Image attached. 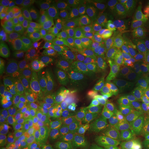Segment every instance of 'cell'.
<instances>
[{"label": "cell", "instance_id": "obj_46", "mask_svg": "<svg viewBox=\"0 0 149 149\" xmlns=\"http://www.w3.org/2000/svg\"><path fill=\"white\" fill-rule=\"evenodd\" d=\"M0 149H8V148H6L4 146H3L2 144H1V146H0Z\"/></svg>", "mask_w": 149, "mask_h": 149}, {"label": "cell", "instance_id": "obj_19", "mask_svg": "<svg viewBox=\"0 0 149 149\" xmlns=\"http://www.w3.org/2000/svg\"><path fill=\"white\" fill-rule=\"evenodd\" d=\"M147 75L136 62L133 67L126 71L123 77L122 83L128 84L139 91L142 90L147 83Z\"/></svg>", "mask_w": 149, "mask_h": 149}, {"label": "cell", "instance_id": "obj_23", "mask_svg": "<svg viewBox=\"0 0 149 149\" xmlns=\"http://www.w3.org/2000/svg\"><path fill=\"white\" fill-rule=\"evenodd\" d=\"M98 81L104 95L108 97L117 86L122 84L120 79L115 74L108 71L102 72Z\"/></svg>", "mask_w": 149, "mask_h": 149}, {"label": "cell", "instance_id": "obj_42", "mask_svg": "<svg viewBox=\"0 0 149 149\" xmlns=\"http://www.w3.org/2000/svg\"><path fill=\"white\" fill-rule=\"evenodd\" d=\"M134 10L145 24H149V2L145 3L137 10Z\"/></svg>", "mask_w": 149, "mask_h": 149}, {"label": "cell", "instance_id": "obj_7", "mask_svg": "<svg viewBox=\"0 0 149 149\" xmlns=\"http://www.w3.org/2000/svg\"><path fill=\"white\" fill-rule=\"evenodd\" d=\"M144 132L130 117L111 124L104 133L106 139H117L124 141H137L142 138Z\"/></svg>", "mask_w": 149, "mask_h": 149}, {"label": "cell", "instance_id": "obj_43", "mask_svg": "<svg viewBox=\"0 0 149 149\" xmlns=\"http://www.w3.org/2000/svg\"><path fill=\"white\" fill-rule=\"evenodd\" d=\"M13 16L9 15L8 14L1 13L0 15V33L6 31L8 29L9 23Z\"/></svg>", "mask_w": 149, "mask_h": 149}, {"label": "cell", "instance_id": "obj_20", "mask_svg": "<svg viewBox=\"0 0 149 149\" xmlns=\"http://www.w3.org/2000/svg\"><path fill=\"white\" fill-rule=\"evenodd\" d=\"M72 65L89 72L101 73L104 71V65L99 59L74 52Z\"/></svg>", "mask_w": 149, "mask_h": 149}, {"label": "cell", "instance_id": "obj_1", "mask_svg": "<svg viewBox=\"0 0 149 149\" xmlns=\"http://www.w3.org/2000/svg\"><path fill=\"white\" fill-rule=\"evenodd\" d=\"M19 105L26 120L31 126L59 127L58 112L51 95L35 100H20Z\"/></svg>", "mask_w": 149, "mask_h": 149}, {"label": "cell", "instance_id": "obj_16", "mask_svg": "<svg viewBox=\"0 0 149 149\" xmlns=\"http://www.w3.org/2000/svg\"><path fill=\"white\" fill-rule=\"evenodd\" d=\"M122 41L117 37L114 31L111 34L102 37L100 44L96 48L95 55L102 64H104L111 56L117 51Z\"/></svg>", "mask_w": 149, "mask_h": 149}, {"label": "cell", "instance_id": "obj_41", "mask_svg": "<svg viewBox=\"0 0 149 149\" xmlns=\"http://www.w3.org/2000/svg\"><path fill=\"white\" fill-rule=\"evenodd\" d=\"M55 33V28L53 24L50 26L47 29L35 34V44H45L48 39Z\"/></svg>", "mask_w": 149, "mask_h": 149}, {"label": "cell", "instance_id": "obj_50", "mask_svg": "<svg viewBox=\"0 0 149 149\" xmlns=\"http://www.w3.org/2000/svg\"><path fill=\"white\" fill-rule=\"evenodd\" d=\"M88 149H97V148H88Z\"/></svg>", "mask_w": 149, "mask_h": 149}, {"label": "cell", "instance_id": "obj_11", "mask_svg": "<svg viewBox=\"0 0 149 149\" xmlns=\"http://www.w3.org/2000/svg\"><path fill=\"white\" fill-rule=\"evenodd\" d=\"M55 34L63 47L74 53H79L80 48L76 40L72 27L69 22L66 19H57L53 24Z\"/></svg>", "mask_w": 149, "mask_h": 149}, {"label": "cell", "instance_id": "obj_44", "mask_svg": "<svg viewBox=\"0 0 149 149\" xmlns=\"http://www.w3.org/2000/svg\"><path fill=\"white\" fill-rule=\"evenodd\" d=\"M22 19L20 17H12L11 20L9 23L8 29L12 31H17L19 26L21 25Z\"/></svg>", "mask_w": 149, "mask_h": 149}, {"label": "cell", "instance_id": "obj_29", "mask_svg": "<svg viewBox=\"0 0 149 149\" xmlns=\"http://www.w3.org/2000/svg\"><path fill=\"white\" fill-rule=\"evenodd\" d=\"M19 35L22 37L24 45L27 50H30L35 44V32L29 24L24 23L22 22L21 25L19 26L17 30Z\"/></svg>", "mask_w": 149, "mask_h": 149}, {"label": "cell", "instance_id": "obj_34", "mask_svg": "<svg viewBox=\"0 0 149 149\" xmlns=\"http://www.w3.org/2000/svg\"><path fill=\"white\" fill-rule=\"evenodd\" d=\"M10 61L22 65V66L32 70H33L35 64H36L33 60L31 52L29 50H26V51L20 52V53L12 56Z\"/></svg>", "mask_w": 149, "mask_h": 149}, {"label": "cell", "instance_id": "obj_6", "mask_svg": "<svg viewBox=\"0 0 149 149\" xmlns=\"http://www.w3.org/2000/svg\"><path fill=\"white\" fill-rule=\"evenodd\" d=\"M101 24L114 26L127 16L129 2L126 1H102L95 3Z\"/></svg>", "mask_w": 149, "mask_h": 149}, {"label": "cell", "instance_id": "obj_49", "mask_svg": "<svg viewBox=\"0 0 149 149\" xmlns=\"http://www.w3.org/2000/svg\"><path fill=\"white\" fill-rule=\"evenodd\" d=\"M148 39L149 40V30L148 31Z\"/></svg>", "mask_w": 149, "mask_h": 149}, {"label": "cell", "instance_id": "obj_18", "mask_svg": "<svg viewBox=\"0 0 149 149\" xmlns=\"http://www.w3.org/2000/svg\"><path fill=\"white\" fill-rule=\"evenodd\" d=\"M139 96V91L126 83L119 84L112 91L109 97L114 103L131 104Z\"/></svg>", "mask_w": 149, "mask_h": 149}, {"label": "cell", "instance_id": "obj_48", "mask_svg": "<svg viewBox=\"0 0 149 149\" xmlns=\"http://www.w3.org/2000/svg\"><path fill=\"white\" fill-rule=\"evenodd\" d=\"M144 149H149V145H148V146H147Z\"/></svg>", "mask_w": 149, "mask_h": 149}, {"label": "cell", "instance_id": "obj_47", "mask_svg": "<svg viewBox=\"0 0 149 149\" xmlns=\"http://www.w3.org/2000/svg\"><path fill=\"white\" fill-rule=\"evenodd\" d=\"M25 149H37V148H26Z\"/></svg>", "mask_w": 149, "mask_h": 149}, {"label": "cell", "instance_id": "obj_30", "mask_svg": "<svg viewBox=\"0 0 149 149\" xmlns=\"http://www.w3.org/2000/svg\"><path fill=\"white\" fill-rule=\"evenodd\" d=\"M134 123L149 137V113L132 111L128 115Z\"/></svg>", "mask_w": 149, "mask_h": 149}, {"label": "cell", "instance_id": "obj_12", "mask_svg": "<svg viewBox=\"0 0 149 149\" xmlns=\"http://www.w3.org/2000/svg\"><path fill=\"white\" fill-rule=\"evenodd\" d=\"M53 92V86L40 79H33L25 84L19 85L20 100H35L51 95Z\"/></svg>", "mask_w": 149, "mask_h": 149}, {"label": "cell", "instance_id": "obj_45", "mask_svg": "<svg viewBox=\"0 0 149 149\" xmlns=\"http://www.w3.org/2000/svg\"><path fill=\"white\" fill-rule=\"evenodd\" d=\"M141 93L144 95L149 97V81H147V83L145 84L144 88L141 90Z\"/></svg>", "mask_w": 149, "mask_h": 149}, {"label": "cell", "instance_id": "obj_37", "mask_svg": "<svg viewBox=\"0 0 149 149\" xmlns=\"http://www.w3.org/2000/svg\"><path fill=\"white\" fill-rule=\"evenodd\" d=\"M39 10L44 13L55 14L60 3L59 0H40L36 1Z\"/></svg>", "mask_w": 149, "mask_h": 149}, {"label": "cell", "instance_id": "obj_2", "mask_svg": "<svg viewBox=\"0 0 149 149\" xmlns=\"http://www.w3.org/2000/svg\"><path fill=\"white\" fill-rule=\"evenodd\" d=\"M99 126L77 118L65 130L61 139L63 149L95 148L98 142Z\"/></svg>", "mask_w": 149, "mask_h": 149}, {"label": "cell", "instance_id": "obj_35", "mask_svg": "<svg viewBox=\"0 0 149 149\" xmlns=\"http://www.w3.org/2000/svg\"><path fill=\"white\" fill-rule=\"evenodd\" d=\"M137 64L149 77V46L146 45L140 48L138 53Z\"/></svg>", "mask_w": 149, "mask_h": 149}, {"label": "cell", "instance_id": "obj_17", "mask_svg": "<svg viewBox=\"0 0 149 149\" xmlns=\"http://www.w3.org/2000/svg\"><path fill=\"white\" fill-rule=\"evenodd\" d=\"M87 3L85 0H61L54 15L61 19L73 18L84 10Z\"/></svg>", "mask_w": 149, "mask_h": 149}, {"label": "cell", "instance_id": "obj_10", "mask_svg": "<svg viewBox=\"0 0 149 149\" xmlns=\"http://www.w3.org/2000/svg\"><path fill=\"white\" fill-rule=\"evenodd\" d=\"M72 29L80 48L86 51H92L97 48L100 44L97 34L84 20H78L74 24Z\"/></svg>", "mask_w": 149, "mask_h": 149}, {"label": "cell", "instance_id": "obj_40", "mask_svg": "<svg viewBox=\"0 0 149 149\" xmlns=\"http://www.w3.org/2000/svg\"><path fill=\"white\" fill-rule=\"evenodd\" d=\"M39 11L40 10L37 7L36 1H27L26 4L24 7V9L20 17H21L22 21H28L34 16L39 15Z\"/></svg>", "mask_w": 149, "mask_h": 149}, {"label": "cell", "instance_id": "obj_24", "mask_svg": "<svg viewBox=\"0 0 149 149\" xmlns=\"http://www.w3.org/2000/svg\"><path fill=\"white\" fill-rule=\"evenodd\" d=\"M27 1L24 0H1L0 1L1 13L13 17H20Z\"/></svg>", "mask_w": 149, "mask_h": 149}, {"label": "cell", "instance_id": "obj_51", "mask_svg": "<svg viewBox=\"0 0 149 149\" xmlns=\"http://www.w3.org/2000/svg\"><path fill=\"white\" fill-rule=\"evenodd\" d=\"M59 149H63V148H59Z\"/></svg>", "mask_w": 149, "mask_h": 149}, {"label": "cell", "instance_id": "obj_25", "mask_svg": "<svg viewBox=\"0 0 149 149\" xmlns=\"http://www.w3.org/2000/svg\"><path fill=\"white\" fill-rule=\"evenodd\" d=\"M72 51L63 47L60 53L56 57L55 64L61 76L66 77L67 72L72 66Z\"/></svg>", "mask_w": 149, "mask_h": 149}, {"label": "cell", "instance_id": "obj_36", "mask_svg": "<svg viewBox=\"0 0 149 149\" xmlns=\"http://www.w3.org/2000/svg\"><path fill=\"white\" fill-rule=\"evenodd\" d=\"M132 111L149 113V97L141 94L130 104Z\"/></svg>", "mask_w": 149, "mask_h": 149}, {"label": "cell", "instance_id": "obj_3", "mask_svg": "<svg viewBox=\"0 0 149 149\" xmlns=\"http://www.w3.org/2000/svg\"><path fill=\"white\" fill-rule=\"evenodd\" d=\"M114 29L121 41L133 48H142L146 45L148 31L146 24L134 10L130 11L122 22L114 26Z\"/></svg>", "mask_w": 149, "mask_h": 149}, {"label": "cell", "instance_id": "obj_39", "mask_svg": "<svg viewBox=\"0 0 149 149\" xmlns=\"http://www.w3.org/2000/svg\"><path fill=\"white\" fill-rule=\"evenodd\" d=\"M35 64L42 62L48 59L45 44H35L30 50Z\"/></svg>", "mask_w": 149, "mask_h": 149}, {"label": "cell", "instance_id": "obj_33", "mask_svg": "<svg viewBox=\"0 0 149 149\" xmlns=\"http://www.w3.org/2000/svg\"><path fill=\"white\" fill-rule=\"evenodd\" d=\"M22 22L29 24L34 31L35 33L44 31L53 24L48 19L42 15H37L28 21H22Z\"/></svg>", "mask_w": 149, "mask_h": 149}, {"label": "cell", "instance_id": "obj_21", "mask_svg": "<svg viewBox=\"0 0 149 149\" xmlns=\"http://www.w3.org/2000/svg\"><path fill=\"white\" fill-rule=\"evenodd\" d=\"M4 65L6 66L11 77L18 85L25 84L35 79V76L32 69L11 61Z\"/></svg>", "mask_w": 149, "mask_h": 149}, {"label": "cell", "instance_id": "obj_28", "mask_svg": "<svg viewBox=\"0 0 149 149\" xmlns=\"http://www.w3.org/2000/svg\"><path fill=\"white\" fill-rule=\"evenodd\" d=\"M26 50H27L26 48L24 45L22 37L19 35L15 41L9 47L6 48L3 51L2 59L3 64H6L7 63L10 62L12 56H13L17 53H20V52L26 51Z\"/></svg>", "mask_w": 149, "mask_h": 149}, {"label": "cell", "instance_id": "obj_4", "mask_svg": "<svg viewBox=\"0 0 149 149\" xmlns=\"http://www.w3.org/2000/svg\"><path fill=\"white\" fill-rule=\"evenodd\" d=\"M26 130L21 117L10 106H4L0 111V138L6 144L17 145L25 139Z\"/></svg>", "mask_w": 149, "mask_h": 149}, {"label": "cell", "instance_id": "obj_26", "mask_svg": "<svg viewBox=\"0 0 149 149\" xmlns=\"http://www.w3.org/2000/svg\"><path fill=\"white\" fill-rule=\"evenodd\" d=\"M107 104L108 102L107 101L101 104H92L83 107L78 118L93 123V124H97L96 121L97 120L99 116L101 114L102 111L107 105Z\"/></svg>", "mask_w": 149, "mask_h": 149}, {"label": "cell", "instance_id": "obj_8", "mask_svg": "<svg viewBox=\"0 0 149 149\" xmlns=\"http://www.w3.org/2000/svg\"><path fill=\"white\" fill-rule=\"evenodd\" d=\"M135 63L133 47L122 41L117 51L103 64L104 71L116 74L126 71Z\"/></svg>", "mask_w": 149, "mask_h": 149}, {"label": "cell", "instance_id": "obj_22", "mask_svg": "<svg viewBox=\"0 0 149 149\" xmlns=\"http://www.w3.org/2000/svg\"><path fill=\"white\" fill-rule=\"evenodd\" d=\"M100 74V73L87 71L72 65L65 77V82L68 86L69 85L77 84L88 80H97Z\"/></svg>", "mask_w": 149, "mask_h": 149}, {"label": "cell", "instance_id": "obj_5", "mask_svg": "<svg viewBox=\"0 0 149 149\" xmlns=\"http://www.w3.org/2000/svg\"><path fill=\"white\" fill-rule=\"evenodd\" d=\"M51 95L58 112L59 128L66 130L79 117L82 107L73 96L63 91H53Z\"/></svg>", "mask_w": 149, "mask_h": 149}, {"label": "cell", "instance_id": "obj_27", "mask_svg": "<svg viewBox=\"0 0 149 149\" xmlns=\"http://www.w3.org/2000/svg\"><path fill=\"white\" fill-rule=\"evenodd\" d=\"M131 111L130 104L115 103L108 117L102 120L101 122H117L128 117Z\"/></svg>", "mask_w": 149, "mask_h": 149}, {"label": "cell", "instance_id": "obj_14", "mask_svg": "<svg viewBox=\"0 0 149 149\" xmlns=\"http://www.w3.org/2000/svg\"><path fill=\"white\" fill-rule=\"evenodd\" d=\"M33 72L37 79L42 80L53 86H57L61 81V75L58 68L55 62L49 59L35 64Z\"/></svg>", "mask_w": 149, "mask_h": 149}, {"label": "cell", "instance_id": "obj_31", "mask_svg": "<svg viewBox=\"0 0 149 149\" xmlns=\"http://www.w3.org/2000/svg\"><path fill=\"white\" fill-rule=\"evenodd\" d=\"M95 148L97 149H135V146L126 141L112 139H104L99 141Z\"/></svg>", "mask_w": 149, "mask_h": 149}, {"label": "cell", "instance_id": "obj_13", "mask_svg": "<svg viewBox=\"0 0 149 149\" xmlns=\"http://www.w3.org/2000/svg\"><path fill=\"white\" fill-rule=\"evenodd\" d=\"M0 97L1 102L4 106L19 104V85L14 81L8 71L1 73L0 79Z\"/></svg>", "mask_w": 149, "mask_h": 149}, {"label": "cell", "instance_id": "obj_15", "mask_svg": "<svg viewBox=\"0 0 149 149\" xmlns=\"http://www.w3.org/2000/svg\"><path fill=\"white\" fill-rule=\"evenodd\" d=\"M61 128L57 126H44L35 128L32 139L37 144L42 146H53L59 141Z\"/></svg>", "mask_w": 149, "mask_h": 149}, {"label": "cell", "instance_id": "obj_38", "mask_svg": "<svg viewBox=\"0 0 149 149\" xmlns=\"http://www.w3.org/2000/svg\"><path fill=\"white\" fill-rule=\"evenodd\" d=\"M19 35L17 31L6 30L0 33V45L1 49L4 50L13 43Z\"/></svg>", "mask_w": 149, "mask_h": 149}, {"label": "cell", "instance_id": "obj_9", "mask_svg": "<svg viewBox=\"0 0 149 149\" xmlns=\"http://www.w3.org/2000/svg\"><path fill=\"white\" fill-rule=\"evenodd\" d=\"M67 87L68 93L79 102L82 108L95 104L104 95L98 80H88Z\"/></svg>", "mask_w": 149, "mask_h": 149}, {"label": "cell", "instance_id": "obj_32", "mask_svg": "<svg viewBox=\"0 0 149 149\" xmlns=\"http://www.w3.org/2000/svg\"><path fill=\"white\" fill-rule=\"evenodd\" d=\"M45 47L48 59L55 62L56 57L60 53L63 46L59 42L55 33L45 43Z\"/></svg>", "mask_w": 149, "mask_h": 149}]
</instances>
